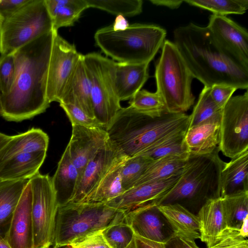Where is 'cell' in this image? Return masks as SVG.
<instances>
[{
    "label": "cell",
    "instance_id": "obj_16",
    "mask_svg": "<svg viewBox=\"0 0 248 248\" xmlns=\"http://www.w3.org/2000/svg\"><path fill=\"white\" fill-rule=\"evenodd\" d=\"M181 174L135 186L106 204L111 208L126 212L155 201L174 186Z\"/></svg>",
    "mask_w": 248,
    "mask_h": 248
},
{
    "label": "cell",
    "instance_id": "obj_7",
    "mask_svg": "<svg viewBox=\"0 0 248 248\" xmlns=\"http://www.w3.org/2000/svg\"><path fill=\"white\" fill-rule=\"evenodd\" d=\"M125 212L105 203L67 202L59 205L53 246L66 247L74 239L124 219Z\"/></svg>",
    "mask_w": 248,
    "mask_h": 248
},
{
    "label": "cell",
    "instance_id": "obj_32",
    "mask_svg": "<svg viewBox=\"0 0 248 248\" xmlns=\"http://www.w3.org/2000/svg\"><path fill=\"white\" fill-rule=\"evenodd\" d=\"M187 160L179 156L170 155L154 160L134 186L180 174L183 172Z\"/></svg>",
    "mask_w": 248,
    "mask_h": 248
},
{
    "label": "cell",
    "instance_id": "obj_5",
    "mask_svg": "<svg viewBox=\"0 0 248 248\" xmlns=\"http://www.w3.org/2000/svg\"><path fill=\"white\" fill-rule=\"evenodd\" d=\"M166 31L152 24L135 23L123 31H114L111 25L94 34L96 45L118 62L149 63L165 40Z\"/></svg>",
    "mask_w": 248,
    "mask_h": 248
},
{
    "label": "cell",
    "instance_id": "obj_29",
    "mask_svg": "<svg viewBox=\"0 0 248 248\" xmlns=\"http://www.w3.org/2000/svg\"><path fill=\"white\" fill-rule=\"evenodd\" d=\"M51 19L53 31L72 26L88 8L86 0H45Z\"/></svg>",
    "mask_w": 248,
    "mask_h": 248
},
{
    "label": "cell",
    "instance_id": "obj_54",
    "mask_svg": "<svg viewBox=\"0 0 248 248\" xmlns=\"http://www.w3.org/2000/svg\"><path fill=\"white\" fill-rule=\"evenodd\" d=\"M3 18L0 16V26L1 24V23L3 21Z\"/></svg>",
    "mask_w": 248,
    "mask_h": 248
},
{
    "label": "cell",
    "instance_id": "obj_42",
    "mask_svg": "<svg viewBox=\"0 0 248 248\" xmlns=\"http://www.w3.org/2000/svg\"><path fill=\"white\" fill-rule=\"evenodd\" d=\"M60 106L65 112L72 125H78L90 128H103L95 118L89 116L80 108L69 104L60 103Z\"/></svg>",
    "mask_w": 248,
    "mask_h": 248
},
{
    "label": "cell",
    "instance_id": "obj_50",
    "mask_svg": "<svg viewBox=\"0 0 248 248\" xmlns=\"http://www.w3.org/2000/svg\"><path fill=\"white\" fill-rule=\"evenodd\" d=\"M239 231L243 237L247 238L248 236V217L243 220Z\"/></svg>",
    "mask_w": 248,
    "mask_h": 248
},
{
    "label": "cell",
    "instance_id": "obj_8",
    "mask_svg": "<svg viewBox=\"0 0 248 248\" xmlns=\"http://www.w3.org/2000/svg\"><path fill=\"white\" fill-rule=\"evenodd\" d=\"M52 31V23L45 0H30L3 20L0 26V54H11Z\"/></svg>",
    "mask_w": 248,
    "mask_h": 248
},
{
    "label": "cell",
    "instance_id": "obj_52",
    "mask_svg": "<svg viewBox=\"0 0 248 248\" xmlns=\"http://www.w3.org/2000/svg\"><path fill=\"white\" fill-rule=\"evenodd\" d=\"M0 248H11L4 238L0 235Z\"/></svg>",
    "mask_w": 248,
    "mask_h": 248
},
{
    "label": "cell",
    "instance_id": "obj_36",
    "mask_svg": "<svg viewBox=\"0 0 248 248\" xmlns=\"http://www.w3.org/2000/svg\"><path fill=\"white\" fill-rule=\"evenodd\" d=\"M88 8L99 9L113 15L133 16L142 11L141 0H86Z\"/></svg>",
    "mask_w": 248,
    "mask_h": 248
},
{
    "label": "cell",
    "instance_id": "obj_28",
    "mask_svg": "<svg viewBox=\"0 0 248 248\" xmlns=\"http://www.w3.org/2000/svg\"><path fill=\"white\" fill-rule=\"evenodd\" d=\"M29 179L0 180V235L5 237L13 216Z\"/></svg>",
    "mask_w": 248,
    "mask_h": 248
},
{
    "label": "cell",
    "instance_id": "obj_11",
    "mask_svg": "<svg viewBox=\"0 0 248 248\" xmlns=\"http://www.w3.org/2000/svg\"><path fill=\"white\" fill-rule=\"evenodd\" d=\"M220 151L230 158L248 150V92L232 96L222 109Z\"/></svg>",
    "mask_w": 248,
    "mask_h": 248
},
{
    "label": "cell",
    "instance_id": "obj_18",
    "mask_svg": "<svg viewBox=\"0 0 248 248\" xmlns=\"http://www.w3.org/2000/svg\"><path fill=\"white\" fill-rule=\"evenodd\" d=\"M165 218L154 202L125 212V220L134 234L155 242L165 243Z\"/></svg>",
    "mask_w": 248,
    "mask_h": 248
},
{
    "label": "cell",
    "instance_id": "obj_9",
    "mask_svg": "<svg viewBox=\"0 0 248 248\" xmlns=\"http://www.w3.org/2000/svg\"><path fill=\"white\" fill-rule=\"evenodd\" d=\"M91 83V98L94 118L106 129L122 108L115 86V63L96 52L83 55Z\"/></svg>",
    "mask_w": 248,
    "mask_h": 248
},
{
    "label": "cell",
    "instance_id": "obj_47",
    "mask_svg": "<svg viewBox=\"0 0 248 248\" xmlns=\"http://www.w3.org/2000/svg\"><path fill=\"white\" fill-rule=\"evenodd\" d=\"M131 248H166V243L150 240L135 234Z\"/></svg>",
    "mask_w": 248,
    "mask_h": 248
},
{
    "label": "cell",
    "instance_id": "obj_21",
    "mask_svg": "<svg viewBox=\"0 0 248 248\" xmlns=\"http://www.w3.org/2000/svg\"><path fill=\"white\" fill-rule=\"evenodd\" d=\"M149 63L116 62L115 86L120 101L130 99L149 78Z\"/></svg>",
    "mask_w": 248,
    "mask_h": 248
},
{
    "label": "cell",
    "instance_id": "obj_37",
    "mask_svg": "<svg viewBox=\"0 0 248 248\" xmlns=\"http://www.w3.org/2000/svg\"><path fill=\"white\" fill-rule=\"evenodd\" d=\"M129 106L151 116H160L168 112L161 96L156 92L138 91L130 99Z\"/></svg>",
    "mask_w": 248,
    "mask_h": 248
},
{
    "label": "cell",
    "instance_id": "obj_48",
    "mask_svg": "<svg viewBox=\"0 0 248 248\" xmlns=\"http://www.w3.org/2000/svg\"><path fill=\"white\" fill-rule=\"evenodd\" d=\"M110 25L114 31H118L126 30L130 24L125 16L122 15H118L116 16L113 23Z\"/></svg>",
    "mask_w": 248,
    "mask_h": 248
},
{
    "label": "cell",
    "instance_id": "obj_49",
    "mask_svg": "<svg viewBox=\"0 0 248 248\" xmlns=\"http://www.w3.org/2000/svg\"><path fill=\"white\" fill-rule=\"evenodd\" d=\"M153 4L157 6H164L171 9L178 8L184 0H150Z\"/></svg>",
    "mask_w": 248,
    "mask_h": 248
},
{
    "label": "cell",
    "instance_id": "obj_27",
    "mask_svg": "<svg viewBox=\"0 0 248 248\" xmlns=\"http://www.w3.org/2000/svg\"><path fill=\"white\" fill-rule=\"evenodd\" d=\"M49 138L40 128L32 127L26 132L12 136L0 152V162L19 154L47 151Z\"/></svg>",
    "mask_w": 248,
    "mask_h": 248
},
{
    "label": "cell",
    "instance_id": "obj_6",
    "mask_svg": "<svg viewBox=\"0 0 248 248\" xmlns=\"http://www.w3.org/2000/svg\"><path fill=\"white\" fill-rule=\"evenodd\" d=\"M156 92L170 113H185L195 101L191 90L194 77L173 42L165 40L155 64Z\"/></svg>",
    "mask_w": 248,
    "mask_h": 248
},
{
    "label": "cell",
    "instance_id": "obj_44",
    "mask_svg": "<svg viewBox=\"0 0 248 248\" xmlns=\"http://www.w3.org/2000/svg\"><path fill=\"white\" fill-rule=\"evenodd\" d=\"M236 90L237 89L232 86L216 84L209 88V93L214 103L223 108Z\"/></svg>",
    "mask_w": 248,
    "mask_h": 248
},
{
    "label": "cell",
    "instance_id": "obj_39",
    "mask_svg": "<svg viewBox=\"0 0 248 248\" xmlns=\"http://www.w3.org/2000/svg\"><path fill=\"white\" fill-rule=\"evenodd\" d=\"M103 235L112 248H131L135 234L124 219L104 229Z\"/></svg>",
    "mask_w": 248,
    "mask_h": 248
},
{
    "label": "cell",
    "instance_id": "obj_2",
    "mask_svg": "<svg viewBox=\"0 0 248 248\" xmlns=\"http://www.w3.org/2000/svg\"><path fill=\"white\" fill-rule=\"evenodd\" d=\"M176 46L194 78L204 87L223 84L248 90V70L238 64L216 43L210 31L189 23L173 31Z\"/></svg>",
    "mask_w": 248,
    "mask_h": 248
},
{
    "label": "cell",
    "instance_id": "obj_26",
    "mask_svg": "<svg viewBox=\"0 0 248 248\" xmlns=\"http://www.w3.org/2000/svg\"><path fill=\"white\" fill-rule=\"evenodd\" d=\"M51 180L59 205L68 202L76 190L79 174L67 147Z\"/></svg>",
    "mask_w": 248,
    "mask_h": 248
},
{
    "label": "cell",
    "instance_id": "obj_33",
    "mask_svg": "<svg viewBox=\"0 0 248 248\" xmlns=\"http://www.w3.org/2000/svg\"><path fill=\"white\" fill-rule=\"evenodd\" d=\"M209 88L204 87L190 115L188 128L205 123L220 121L223 108L218 107L211 99Z\"/></svg>",
    "mask_w": 248,
    "mask_h": 248
},
{
    "label": "cell",
    "instance_id": "obj_14",
    "mask_svg": "<svg viewBox=\"0 0 248 248\" xmlns=\"http://www.w3.org/2000/svg\"><path fill=\"white\" fill-rule=\"evenodd\" d=\"M124 156L108 140L85 167L74 194L68 202H84L112 166Z\"/></svg>",
    "mask_w": 248,
    "mask_h": 248
},
{
    "label": "cell",
    "instance_id": "obj_17",
    "mask_svg": "<svg viewBox=\"0 0 248 248\" xmlns=\"http://www.w3.org/2000/svg\"><path fill=\"white\" fill-rule=\"evenodd\" d=\"M32 192L30 182L25 186L4 238L11 248H34Z\"/></svg>",
    "mask_w": 248,
    "mask_h": 248
},
{
    "label": "cell",
    "instance_id": "obj_31",
    "mask_svg": "<svg viewBox=\"0 0 248 248\" xmlns=\"http://www.w3.org/2000/svg\"><path fill=\"white\" fill-rule=\"evenodd\" d=\"M186 131L169 135L138 155L154 161L166 156H177L188 159L189 152L185 140Z\"/></svg>",
    "mask_w": 248,
    "mask_h": 248
},
{
    "label": "cell",
    "instance_id": "obj_30",
    "mask_svg": "<svg viewBox=\"0 0 248 248\" xmlns=\"http://www.w3.org/2000/svg\"><path fill=\"white\" fill-rule=\"evenodd\" d=\"M127 157L123 156L112 166L84 202L106 203L125 191L122 186L121 171Z\"/></svg>",
    "mask_w": 248,
    "mask_h": 248
},
{
    "label": "cell",
    "instance_id": "obj_51",
    "mask_svg": "<svg viewBox=\"0 0 248 248\" xmlns=\"http://www.w3.org/2000/svg\"><path fill=\"white\" fill-rule=\"evenodd\" d=\"M11 138L12 136L0 132V152Z\"/></svg>",
    "mask_w": 248,
    "mask_h": 248
},
{
    "label": "cell",
    "instance_id": "obj_41",
    "mask_svg": "<svg viewBox=\"0 0 248 248\" xmlns=\"http://www.w3.org/2000/svg\"><path fill=\"white\" fill-rule=\"evenodd\" d=\"M16 66L14 56L11 54L0 56V90L2 96L7 94L14 83Z\"/></svg>",
    "mask_w": 248,
    "mask_h": 248
},
{
    "label": "cell",
    "instance_id": "obj_4",
    "mask_svg": "<svg viewBox=\"0 0 248 248\" xmlns=\"http://www.w3.org/2000/svg\"><path fill=\"white\" fill-rule=\"evenodd\" d=\"M219 149L204 155H189L178 181L166 194L153 201L157 205L179 203L199 208L208 200L221 197V174L225 163Z\"/></svg>",
    "mask_w": 248,
    "mask_h": 248
},
{
    "label": "cell",
    "instance_id": "obj_40",
    "mask_svg": "<svg viewBox=\"0 0 248 248\" xmlns=\"http://www.w3.org/2000/svg\"><path fill=\"white\" fill-rule=\"evenodd\" d=\"M208 248H248V240L239 230L226 227L216 236L213 245Z\"/></svg>",
    "mask_w": 248,
    "mask_h": 248
},
{
    "label": "cell",
    "instance_id": "obj_12",
    "mask_svg": "<svg viewBox=\"0 0 248 248\" xmlns=\"http://www.w3.org/2000/svg\"><path fill=\"white\" fill-rule=\"evenodd\" d=\"M82 54L61 37L54 36L49 63L46 94L50 103L60 102L64 87Z\"/></svg>",
    "mask_w": 248,
    "mask_h": 248
},
{
    "label": "cell",
    "instance_id": "obj_22",
    "mask_svg": "<svg viewBox=\"0 0 248 248\" xmlns=\"http://www.w3.org/2000/svg\"><path fill=\"white\" fill-rule=\"evenodd\" d=\"M46 151L19 154L0 162V180L30 179L39 172Z\"/></svg>",
    "mask_w": 248,
    "mask_h": 248
},
{
    "label": "cell",
    "instance_id": "obj_24",
    "mask_svg": "<svg viewBox=\"0 0 248 248\" xmlns=\"http://www.w3.org/2000/svg\"><path fill=\"white\" fill-rule=\"evenodd\" d=\"M225 162L221 174V197L248 191V150Z\"/></svg>",
    "mask_w": 248,
    "mask_h": 248
},
{
    "label": "cell",
    "instance_id": "obj_25",
    "mask_svg": "<svg viewBox=\"0 0 248 248\" xmlns=\"http://www.w3.org/2000/svg\"><path fill=\"white\" fill-rule=\"evenodd\" d=\"M220 123L211 122L188 128L185 140L190 155L209 154L219 148Z\"/></svg>",
    "mask_w": 248,
    "mask_h": 248
},
{
    "label": "cell",
    "instance_id": "obj_13",
    "mask_svg": "<svg viewBox=\"0 0 248 248\" xmlns=\"http://www.w3.org/2000/svg\"><path fill=\"white\" fill-rule=\"evenodd\" d=\"M207 27L216 43L232 60L248 70L247 30L226 16L212 15Z\"/></svg>",
    "mask_w": 248,
    "mask_h": 248
},
{
    "label": "cell",
    "instance_id": "obj_1",
    "mask_svg": "<svg viewBox=\"0 0 248 248\" xmlns=\"http://www.w3.org/2000/svg\"><path fill=\"white\" fill-rule=\"evenodd\" d=\"M56 32L52 31L12 53L15 81L10 92L1 96V116L6 120L18 122L30 119L49 107L47 80Z\"/></svg>",
    "mask_w": 248,
    "mask_h": 248
},
{
    "label": "cell",
    "instance_id": "obj_55",
    "mask_svg": "<svg viewBox=\"0 0 248 248\" xmlns=\"http://www.w3.org/2000/svg\"><path fill=\"white\" fill-rule=\"evenodd\" d=\"M59 248L53 246V248Z\"/></svg>",
    "mask_w": 248,
    "mask_h": 248
},
{
    "label": "cell",
    "instance_id": "obj_23",
    "mask_svg": "<svg viewBox=\"0 0 248 248\" xmlns=\"http://www.w3.org/2000/svg\"><path fill=\"white\" fill-rule=\"evenodd\" d=\"M197 217L200 224V238L207 248L214 243L217 235L227 227L223 199H209L199 209Z\"/></svg>",
    "mask_w": 248,
    "mask_h": 248
},
{
    "label": "cell",
    "instance_id": "obj_34",
    "mask_svg": "<svg viewBox=\"0 0 248 248\" xmlns=\"http://www.w3.org/2000/svg\"><path fill=\"white\" fill-rule=\"evenodd\" d=\"M227 226L239 230L248 217V191L222 197Z\"/></svg>",
    "mask_w": 248,
    "mask_h": 248
},
{
    "label": "cell",
    "instance_id": "obj_45",
    "mask_svg": "<svg viewBox=\"0 0 248 248\" xmlns=\"http://www.w3.org/2000/svg\"><path fill=\"white\" fill-rule=\"evenodd\" d=\"M30 0H0V16L3 19L11 16Z\"/></svg>",
    "mask_w": 248,
    "mask_h": 248
},
{
    "label": "cell",
    "instance_id": "obj_19",
    "mask_svg": "<svg viewBox=\"0 0 248 248\" xmlns=\"http://www.w3.org/2000/svg\"><path fill=\"white\" fill-rule=\"evenodd\" d=\"M59 103L75 105L91 117L95 118L91 98V83L84 64L83 55L68 80Z\"/></svg>",
    "mask_w": 248,
    "mask_h": 248
},
{
    "label": "cell",
    "instance_id": "obj_43",
    "mask_svg": "<svg viewBox=\"0 0 248 248\" xmlns=\"http://www.w3.org/2000/svg\"><path fill=\"white\" fill-rule=\"evenodd\" d=\"M103 230L93 232L77 238L67 246L70 248H112L105 238L102 232Z\"/></svg>",
    "mask_w": 248,
    "mask_h": 248
},
{
    "label": "cell",
    "instance_id": "obj_38",
    "mask_svg": "<svg viewBox=\"0 0 248 248\" xmlns=\"http://www.w3.org/2000/svg\"><path fill=\"white\" fill-rule=\"evenodd\" d=\"M153 160L141 155L127 157L121 169L122 186L125 191L133 187Z\"/></svg>",
    "mask_w": 248,
    "mask_h": 248
},
{
    "label": "cell",
    "instance_id": "obj_35",
    "mask_svg": "<svg viewBox=\"0 0 248 248\" xmlns=\"http://www.w3.org/2000/svg\"><path fill=\"white\" fill-rule=\"evenodd\" d=\"M184 2L222 16L242 15L248 8V0H185Z\"/></svg>",
    "mask_w": 248,
    "mask_h": 248
},
{
    "label": "cell",
    "instance_id": "obj_10",
    "mask_svg": "<svg viewBox=\"0 0 248 248\" xmlns=\"http://www.w3.org/2000/svg\"><path fill=\"white\" fill-rule=\"evenodd\" d=\"M29 182L32 192L34 248H50L54 243L59 207L51 177L38 172Z\"/></svg>",
    "mask_w": 248,
    "mask_h": 248
},
{
    "label": "cell",
    "instance_id": "obj_46",
    "mask_svg": "<svg viewBox=\"0 0 248 248\" xmlns=\"http://www.w3.org/2000/svg\"><path fill=\"white\" fill-rule=\"evenodd\" d=\"M166 248H200L195 241L178 237H170L166 242Z\"/></svg>",
    "mask_w": 248,
    "mask_h": 248
},
{
    "label": "cell",
    "instance_id": "obj_20",
    "mask_svg": "<svg viewBox=\"0 0 248 248\" xmlns=\"http://www.w3.org/2000/svg\"><path fill=\"white\" fill-rule=\"evenodd\" d=\"M170 226V237L195 241L200 238V224L197 215L179 203L157 205Z\"/></svg>",
    "mask_w": 248,
    "mask_h": 248
},
{
    "label": "cell",
    "instance_id": "obj_15",
    "mask_svg": "<svg viewBox=\"0 0 248 248\" xmlns=\"http://www.w3.org/2000/svg\"><path fill=\"white\" fill-rule=\"evenodd\" d=\"M72 126V135L67 147L78 171L79 180L87 164L105 145L108 137L106 130L102 128Z\"/></svg>",
    "mask_w": 248,
    "mask_h": 248
},
{
    "label": "cell",
    "instance_id": "obj_3",
    "mask_svg": "<svg viewBox=\"0 0 248 248\" xmlns=\"http://www.w3.org/2000/svg\"><path fill=\"white\" fill-rule=\"evenodd\" d=\"M190 115L165 112L151 116L129 106L122 108L106 129L108 140L123 155L140 154L162 139L186 131Z\"/></svg>",
    "mask_w": 248,
    "mask_h": 248
},
{
    "label": "cell",
    "instance_id": "obj_53",
    "mask_svg": "<svg viewBox=\"0 0 248 248\" xmlns=\"http://www.w3.org/2000/svg\"><path fill=\"white\" fill-rule=\"evenodd\" d=\"M1 96L2 94L0 90V116H1L2 113V106H1Z\"/></svg>",
    "mask_w": 248,
    "mask_h": 248
}]
</instances>
